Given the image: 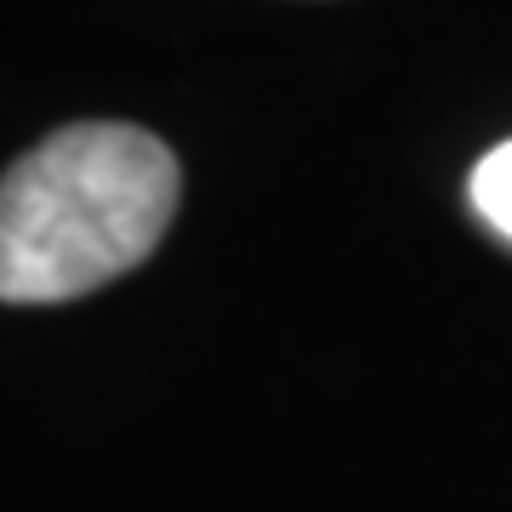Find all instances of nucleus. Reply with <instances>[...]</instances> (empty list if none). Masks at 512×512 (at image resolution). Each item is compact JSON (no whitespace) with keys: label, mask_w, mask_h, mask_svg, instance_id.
<instances>
[{"label":"nucleus","mask_w":512,"mask_h":512,"mask_svg":"<svg viewBox=\"0 0 512 512\" xmlns=\"http://www.w3.org/2000/svg\"><path fill=\"white\" fill-rule=\"evenodd\" d=\"M467 194H473L478 217L490 222L501 239H512V143H495L490 154L473 165V183H467Z\"/></svg>","instance_id":"f03ea898"},{"label":"nucleus","mask_w":512,"mask_h":512,"mask_svg":"<svg viewBox=\"0 0 512 512\" xmlns=\"http://www.w3.org/2000/svg\"><path fill=\"white\" fill-rule=\"evenodd\" d=\"M183 200L177 154L126 120L40 137L0 177V302H74L154 256Z\"/></svg>","instance_id":"f257e3e1"}]
</instances>
